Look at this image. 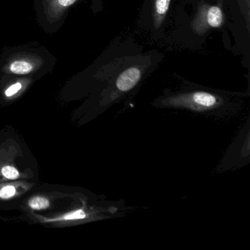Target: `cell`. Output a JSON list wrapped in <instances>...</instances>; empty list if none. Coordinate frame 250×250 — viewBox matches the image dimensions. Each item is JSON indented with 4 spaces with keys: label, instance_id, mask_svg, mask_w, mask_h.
Segmentation results:
<instances>
[{
    "label": "cell",
    "instance_id": "obj_4",
    "mask_svg": "<svg viewBox=\"0 0 250 250\" xmlns=\"http://www.w3.org/2000/svg\"><path fill=\"white\" fill-rule=\"evenodd\" d=\"M226 102L222 96L206 91H192L172 95L156 101L153 104L162 107L181 108L207 115H216Z\"/></svg>",
    "mask_w": 250,
    "mask_h": 250
},
{
    "label": "cell",
    "instance_id": "obj_6",
    "mask_svg": "<svg viewBox=\"0 0 250 250\" xmlns=\"http://www.w3.org/2000/svg\"><path fill=\"white\" fill-rule=\"evenodd\" d=\"M223 22V12L219 6L202 4L191 21V27L196 34L203 36L210 29L220 27Z\"/></svg>",
    "mask_w": 250,
    "mask_h": 250
},
{
    "label": "cell",
    "instance_id": "obj_9",
    "mask_svg": "<svg viewBox=\"0 0 250 250\" xmlns=\"http://www.w3.org/2000/svg\"><path fill=\"white\" fill-rule=\"evenodd\" d=\"M11 72L18 75H24L33 71V65L26 61H15L10 65Z\"/></svg>",
    "mask_w": 250,
    "mask_h": 250
},
{
    "label": "cell",
    "instance_id": "obj_11",
    "mask_svg": "<svg viewBox=\"0 0 250 250\" xmlns=\"http://www.w3.org/2000/svg\"><path fill=\"white\" fill-rule=\"evenodd\" d=\"M77 0H58V3L62 7H68L72 5Z\"/></svg>",
    "mask_w": 250,
    "mask_h": 250
},
{
    "label": "cell",
    "instance_id": "obj_3",
    "mask_svg": "<svg viewBox=\"0 0 250 250\" xmlns=\"http://www.w3.org/2000/svg\"><path fill=\"white\" fill-rule=\"evenodd\" d=\"M80 187L39 184L27 194L19 209L21 213H55L66 208L87 192Z\"/></svg>",
    "mask_w": 250,
    "mask_h": 250
},
{
    "label": "cell",
    "instance_id": "obj_2",
    "mask_svg": "<svg viewBox=\"0 0 250 250\" xmlns=\"http://www.w3.org/2000/svg\"><path fill=\"white\" fill-rule=\"evenodd\" d=\"M37 159L13 127L0 131V183L24 181L39 182Z\"/></svg>",
    "mask_w": 250,
    "mask_h": 250
},
{
    "label": "cell",
    "instance_id": "obj_1",
    "mask_svg": "<svg viewBox=\"0 0 250 250\" xmlns=\"http://www.w3.org/2000/svg\"><path fill=\"white\" fill-rule=\"evenodd\" d=\"M125 209L124 204L106 201L87 191L82 198L61 211L46 214L21 213L20 219L29 224L62 228L121 216Z\"/></svg>",
    "mask_w": 250,
    "mask_h": 250
},
{
    "label": "cell",
    "instance_id": "obj_5",
    "mask_svg": "<svg viewBox=\"0 0 250 250\" xmlns=\"http://www.w3.org/2000/svg\"><path fill=\"white\" fill-rule=\"evenodd\" d=\"M39 183L24 181L0 183V210H19L27 194Z\"/></svg>",
    "mask_w": 250,
    "mask_h": 250
},
{
    "label": "cell",
    "instance_id": "obj_7",
    "mask_svg": "<svg viewBox=\"0 0 250 250\" xmlns=\"http://www.w3.org/2000/svg\"><path fill=\"white\" fill-rule=\"evenodd\" d=\"M142 71L137 67H131L118 76L115 86L120 93H127L132 90L141 80Z\"/></svg>",
    "mask_w": 250,
    "mask_h": 250
},
{
    "label": "cell",
    "instance_id": "obj_10",
    "mask_svg": "<svg viewBox=\"0 0 250 250\" xmlns=\"http://www.w3.org/2000/svg\"><path fill=\"white\" fill-rule=\"evenodd\" d=\"M22 88V84L20 83H17L15 84H12L9 87L5 90V95L6 97L10 98L14 96V95L17 94V93L20 91Z\"/></svg>",
    "mask_w": 250,
    "mask_h": 250
},
{
    "label": "cell",
    "instance_id": "obj_8",
    "mask_svg": "<svg viewBox=\"0 0 250 250\" xmlns=\"http://www.w3.org/2000/svg\"><path fill=\"white\" fill-rule=\"evenodd\" d=\"M153 24L158 30L165 21L171 0H153Z\"/></svg>",
    "mask_w": 250,
    "mask_h": 250
}]
</instances>
